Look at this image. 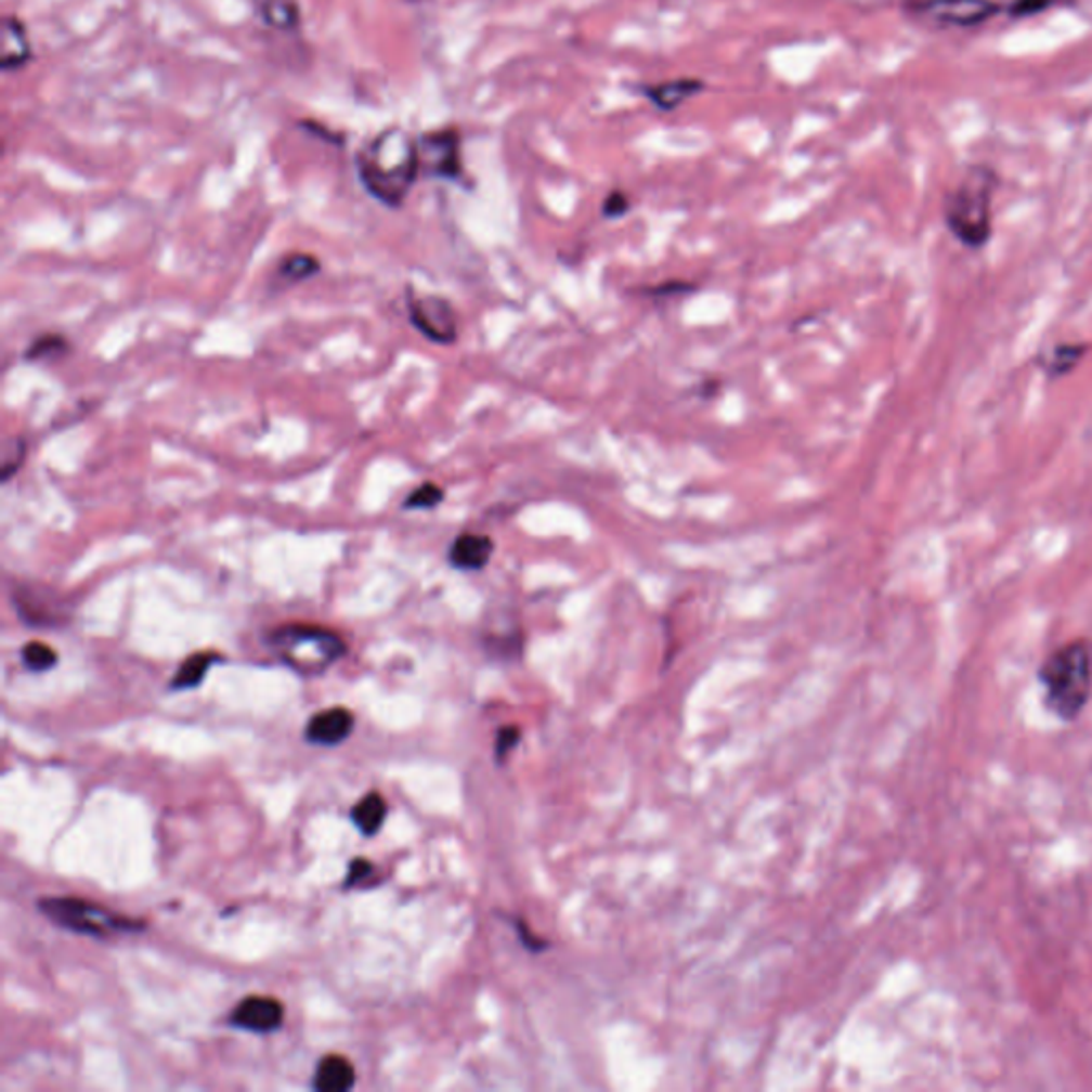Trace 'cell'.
I'll return each instance as SVG.
<instances>
[{"label": "cell", "mask_w": 1092, "mask_h": 1092, "mask_svg": "<svg viewBox=\"0 0 1092 1092\" xmlns=\"http://www.w3.org/2000/svg\"><path fill=\"white\" fill-rule=\"evenodd\" d=\"M13 604L20 616L28 621V625H54V621L61 616V607H56L52 592L20 587L13 592Z\"/></svg>", "instance_id": "4fadbf2b"}, {"label": "cell", "mask_w": 1092, "mask_h": 1092, "mask_svg": "<svg viewBox=\"0 0 1092 1092\" xmlns=\"http://www.w3.org/2000/svg\"><path fill=\"white\" fill-rule=\"evenodd\" d=\"M284 1020V1007L272 997H248L244 999L233 1016L231 1024L250 1032H273Z\"/></svg>", "instance_id": "9c48e42d"}, {"label": "cell", "mask_w": 1092, "mask_h": 1092, "mask_svg": "<svg viewBox=\"0 0 1092 1092\" xmlns=\"http://www.w3.org/2000/svg\"><path fill=\"white\" fill-rule=\"evenodd\" d=\"M356 169L363 188L374 199L400 207L420 176L418 141L402 129H387L363 147Z\"/></svg>", "instance_id": "6da1fadb"}, {"label": "cell", "mask_w": 1092, "mask_h": 1092, "mask_svg": "<svg viewBox=\"0 0 1092 1092\" xmlns=\"http://www.w3.org/2000/svg\"><path fill=\"white\" fill-rule=\"evenodd\" d=\"M1091 343L1087 341H1063L1056 343L1048 354L1039 359V367L1050 380H1061L1078 369V365L1091 352Z\"/></svg>", "instance_id": "9a60e30c"}, {"label": "cell", "mask_w": 1092, "mask_h": 1092, "mask_svg": "<svg viewBox=\"0 0 1092 1092\" xmlns=\"http://www.w3.org/2000/svg\"><path fill=\"white\" fill-rule=\"evenodd\" d=\"M68 352V341L63 336H43L39 340L32 341L26 350L28 361H54L58 356H65Z\"/></svg>", "instance_id": "cb8c5ba5"}, {"label": "cell", "mask_w": 1092, "mask_h": 1092, "mask_svg": "<svg viewBox=\"0 0 1092 1092\" xmlns=\"http://www.w3.org/2000/svg\"><path fill=\"white\" fill-rule=\"evenodd\" d=\"M446 493L435 482H422L404 499V510H433L444 502Z\"/></svg>", "instance_id": "603a6c76"}, {"label": "cell", "mask_w": 1092, "mask_h": 1092, "mask_svg": "<svg viewBox=\"0 0 1092 1092\" xmlns=\"http://www.w3.org/2000/svg\"><path fill=\"white\" fill-rule=\"evenodd\" d=\"M37 905L41 913L48 915L54 924L77 935H90L103 939L112 935L135 933L136 928H141L135 920L120 918L103 907L77 898H41Z\"/></svg>", "instance_id": "5b68a950"}, {"label": "cell", "mask_w": 1092, "mask_h": 1092, "mask_svg": "<svg viewBox=\"0 0 1092 1092\" xmlns=\"http://www.w3.org/2000/svg\"><path fill=\"white\" fill-rule=\"evenodd\" d=\"M372 871H374V867H372L369 860H365V858L352 860V864L348 869V875H346V882H343V887L354 886V884L363 882L367 875H372Z\"/></svg>", "instance_id": "4316f807"}, {"label": "cell", "mask_w": 1092, "mask_h": 1092, "mask_svg": "<svg viewBox=\"0 0 1092 1092\" xmlns=\"http://www.w3.org/2000/svg\"><path fill=\"white\" fill-rule=\"evenodd\" d=\"M629 197L623 193V191H613L604 204H602V213L609 218V220H616V218H623L627 211H629Z\"/></svg>", "instance_id": "484cf974"}, {"label": "cell", "mask_w": 1092, "mask_h": 1092, "mask_svg": "<svg viewBox=\"0 0 1092 1092\" xmlns=\"http://www.w3.org/2000/svg\"><path fill=\"white\" fill-rule=\"evenodd\" d=\"M902 15L931 28H977L999 13L1005 4L997 0H902Z\"/></svg>", "instance_id": "8992f818"}, {"label": "cell", "mask_w": 1092, "mask_h": 1092, "mask_svg": "<svg viewBox=\"0 0 1092 1092\" xmlns=\"http://www.w3.org/2000/svg\"><path fill=\"white\" fill-rule=\"evenodd\" d=\"M1043 706L1061 722H1076L1092 696V642L1076 638L1054 649L1039 666Z\"/></svg>", "instance_id": "3957f363"}, {"label": "cell", "mask_w": 1092, "mask_h": 1092, "mask_svg": "<svg viewBox=\"0 0 1092 1092\" xmlns=\"http://www.w3.org/2000/svg\"><path fill=\"white\" fill-rule=\"evenodd\" d=\"M495 545L484 534H461L448 548V561L455 570L480 572L489 566Z\"/></svg>", "instance_id": "7c38bea8"}, {"label": "cell", "mask_w": 1092, "mask_h": 1092, "mask_svg": "<svg viewBox=\"0 0 1092 1092\" xmlns=\"http://www.w3.org/2000/svg\"><path fill=\"white\" fill-rule=\"evenodd\" d=\"M216 662H220V655H216V653H205L204 651V653L191 655L188 660H184V664L180 666V671L171 679V687L173 689H193V687H199L205 679V675L209 673V668Z\"/></svg>", "instance_id": "d6986e66"}, {"label": "cell", "mask_w": 1092, "mask_h": 1092, "mask_svg": "<svg viewBox=\"0 0 1092 1092\" xmlns=\"http://www.w3.org/2000/svg\"><path fill=\"white\" fill-rule=\"evenodd\" d=\"M706 90V83L702 79L693 77H679L671 81H660V83H649L640 88V94L655 105L660 112H675L682 107L687 101L696 99Z\"/></svg>", "instance_id": "30bf717a"}, {"label": "cell", "mask_w": 1092, "mask_h": 1092, "mask_svg": "<svg viewBox=\"0 0 1092 1092\" xmlns=\"http://www.w3.org/2000/svg\"><path fill=\"white\" fill-rule=\"evenodd\" d=\"M354 728V717L348 708H329L312 717L306 728V739L314 745L334 748L350 737Z\"/></svg>", "instance_id": "8fae6325"}, {"label": "cell", "mask_w": 1092, "mask_h": 1092, "mask_svg": "<svg viewBox=\"0 0 1092 1092\" xmlns=\"http://www.w3.org/2000/svg\"><path fill=\"white\" fill-rule=\"evenodd\" d=\"M350 818H352L354 826H356V828H359L365 836L376 834V832L382 828L385 818H387V805H385V798H382L380 794H376V792L367 794L365 798H361V801L354 805V809H352Z\"/></svg>", "instance_id": "ac0fdd59"}, {"label": "cell", "mask_w": 1092, "mask_h": 1092, "mask_svg": "<svg viewBox=\"0 0 1092 1092\" xmlns=\"http://www.w3.org/2000/svg\"><path fill=\"white\" fill-rule=\"evenodd\" d=\"M259 17L273 30H295L301 22V9L297 0H255Z\"/></svg>", "instance_id": "e0dca14e"}, {"label": "cell", "mask_w": 1092, "mask_h": 1092, "mask_svg": "<svg viewBox=\"0 0 1092 1092\" xmlns=\"http://www.w3.org/2000/svg\"><path fill=\"white\" fill-rule=\"evenodd\" d=\"M22 662L26 664V668H30L35 673H46V671H50V668L56 666L58 655H56V651L50 645L32 640V642L24 645V649H22Z\"/></svg>", "instance_id": "7402d4cb"}, {"label": "cell", "mask_w": 1092, "mask_h": 1092, "mask_svg": "<svg viewBox=\"0 0 1092 1092\" xmlns=\"http://www.w3.org/2000/svg\"><path fill=\"white\" fill-rule=\"evenodd\" d=\"M420 173L440 180H459L464 173L461 136L455 129L425 133L418 139Z\"/></svg>", "instance_id": "ba28073f"}, {"label": "cell", "mask_w": 1092, "mask_h": 1092, "mask_svg": "<svg viewBox=\"0 0 1092 1092\" xmlns=\"http://www.w3.org/2000/svg\"><path fill=\"white\" fill-rule=\"evenodd\" d=\"M1074 0H1012L1010 4H1005V13L1012 17V20H1026V17H1035L1039 13H1045L1054 6H1063V4H1071Z\"/></svg>", "instance_id": "d4e9b609"}, {"label": "cell", "mask_w": 1092, "mask_h": 1092, "mask_svg": "<svg viewBox=\"0 0 1092 1092\" xmlns=\"http://www.w3.org/2000/svg\"><path fill=\"white\" fill-rule=\"evenodd\" d=\"M0 52H2V61H0V67L4 73H11V70H17V68L24 67L30 63L32 58V50H30V41H28V32L24 28V24L15 17V15H6L2 20V43H0Z\"/></svg>", "instance_id": "5bb4252c"}, {"label": "cell", "mask_w": 1092, "mask_h": 1092, "mask_svg": "<svg viewBox=\"0 0 1092 1092\" xmlns=\"http://www.w3.org/2000/svg\"><path fill=\"white\" fill-rule=\"evenodd\" d=\"M410 323L427 340L448 346L457 341L459 321L453 306L438 295H416L408 290Z\"/></svg>", "instance_id": "52a82bcc"}, {"label": "cell", "mask_w": 1092, "mask_h": 1092, "mask_svg": "<svg viewBox=\"0 0 1092 1092\" xmlns=\"http://www.w3.org/2000/svg\"><path fill=\"white\" fill-rule=\"evenodd\" d=\"M273 653L292 671L314 677L325 673L346 653V642L327 627L288 623L268 636Z\"/></svg>", "instance_id": "277c9868"}, {"label": "cell", "mask_w": 1092, "mask_h": 1092, "mask_svg": "<svg viewBox=\"0 0 1092 1092\" xmlns=\"http://www.w3.org/2000/svg\"><path fill=\"white\" fill-rule=\"evenodd\" d=\"M321 272V261L312 255H290L286 257L280 268H277V273L284 282H301V280H310L312 275Z\"/></svg>", "instance_id": "44dd1931"}, {"label": "cell", "mask_w": 1092, "mask_h": 1092, "mask_svg": "<svg viewBox=\"0 0 1092 1092\" xmlns=\"http://www.w3.org/2000/svg\"><path fill=\"white\" fill-rule=\"evenodd\" d=\"M26 457H28L26 440L22 435H9L2 444V461H0L2 482H9L22 470Z\"/></svg>", "instance_id": "ffe728a7"}, {"label": "cell", "mask_w": 1092, "mask_h": 1092, "mask_svg": "<svg viewBox=\"0 0 1092 1092\" xmlns=\"http://www.w3.org/2000/svg\"><path fill=\"white\" fill-rule=\"evenodd\" d=\"M1001 186L999 173L981 162L966 167L954 188L946 195L944 220L955 242L968 250H981L994 233V195Z\"/></svg>", "instance_id": "7a4b0ae2"}, {"label": "cell", "mask_w": 1092, "mask_h": 1092, "mask_svg": "<svg viewBox=\"0 0 1092 1092\" xmlns=\"http://www.w3.org/2000/svg\"><path fill=\"white\" fill-rule=\"evenodd\" d=\"M354 1067L350 1061L343 1056H327L321 1061L316 1076H314V1089L321 1092H346L354 1087Z\"/></svg>", "instance_id": "2e32d148"}]
</instances>
